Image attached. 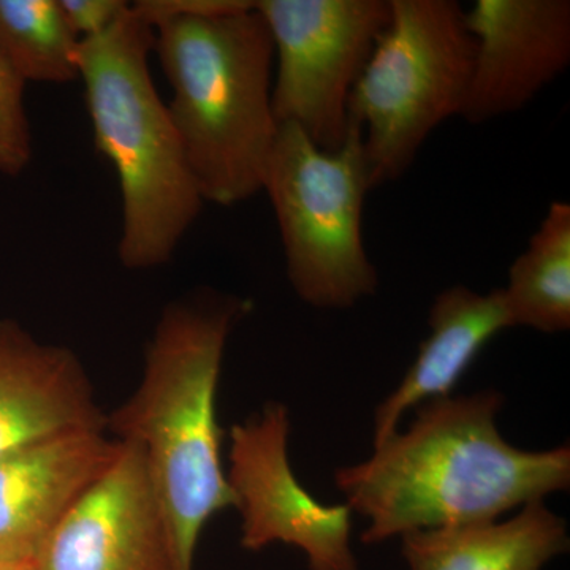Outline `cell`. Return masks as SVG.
Returning a JSON list of instances; mask_svg holds the SVG:
<instances>
[{
	"label": "cell",
	"mask_w": 570,
	"mask_h": 570,
	"mask_svg": "<svg viewBox=\"0 0 570 570\" xmlns=\"http://www.w3.org/2000/svg\"><path fill=\"white\" fill-rule=\"evenodd\" d=\"M502 403L498 390L428 401L370 459L337 469V490L367 520L363 542L498 520L568 490L569 445L513 448L497 426Z\"/></svg>",
	"instance_id": "6da1fadb"
},
{
	"label": "cell",
	"mask_w": 570,
	"mask_h": 570,
	"mask_svg": "<svg viewBox=\"0 0 570 570\" xmlns=\"http://www.w3.org/2000/svg\"><path fill=\"white\" fill-rule=\"evenodd\" d=\"M246 303L223 296L171 303L157 322L137 392L107 417L140 445L163 509L176 570H194L205 524L236 508L220 460L216 395L225 344Z\"/></svg>",
	"instance_id": "7a4b0ae2"
},
{
	"label": "cell",
	"mask_w": 570,
	"mask_h": 570,
	"mask_svg": "<svg viewBox=\"0 0 570 570\" xmlns=\"http://www.w3.org/2000/svg\"><path fill=\"white\" fill-rule=\"evenodd\" d=\"M171 88L167 105L205 204L262 193L279 132L273 111L275 47L255 2L217 14H175L153 26Z\"/></svg>",
	"instance_id": "3957f363"
},
{
	"label": "cell",
	"mask_w": 570,
	"mask_h": 570,
	"mask_svg": "<svg viewBox=\"0 0 570 570\" xmlns=\"http://www.w3.org/2000/svg\"><path fill=\"white\" fill-rule=\"evenodd\" d=\"M153 47L151 26L130 3L108 31L77 48L96 148L115 167L121 189L118 254L129 269L168 264L205 205L154 86Z\"/></svg>",
	"instance_id": "277c9868"
},
{
	"label": "cell",
	"mask_w": 570,
	"mask_h": 570,
	"mask_svg": "<svg viewBox=\"0 0 570 570\" xmlns=\"http://www.w3.org/2000/svg\"><path fill=\"white\" fill-rule=\"evenodd\" d=\"M392 14L348 104L371 186L401 178L434 129L463 112L474 63L455 0H390Z\"/></svg>",
	"instance_id": "5b68a950"
},
{
	"label": "cell",
	"mask_w": 570,
	"mask_h": 570,
	"mask_svg": "<svg viewBox=\"0 0 570 570\" xmlns=\"http://www.w3.org/2000/svg\"><path fill=\"white\" fill-rule=\"evenodd\" d=\"M371 186L362 129L324 151L284 124L266 165L264 187L275 212L292 288L306 305L347 309L376 294L379 276L363 242Z\"/></svg>",
	"instance_id": "8992f818"
},
{
	"label": "cell",
	"mask_w": 570,
	"mask_h": 570,
	"mask_svg": "<svg viewBox=\"0 0 570 570\" xmlns=\"http://www.w3.org/2000/svg\"><path fill=\"white\" fill-rule=\"evenodd\" d=\"M275 47L273 111L324 151L348 135V104L392 14L390 0H258Z\"/></svg>",
	"instance_id": "52a82bcc"
},
{
	"label": "cell",
	"mask_w": 570,
	"mask_h": 570,
	"mask_svg": "<svg viewBox=\"0 0 570 570\" xmlns=\"http://www.w3.org/2000/svg\"><path fill=\"white\" fill-rule=\"evenodd\" d=\"M291 417L281 403L230 431L228 483L242 513V547L285 543L305 553L311 570H360L352 550V509L311 497L288 461Z\"/></svg>",
	"instance_id": "ba28073f"
},
{
	"label": "cell",
	"mask_w": 570,
	"mask_h": 570,
	"mask_svg": "<svg viewBox=\"0 0 570 570\" xmlns=\"http://www.w3.org/2000/svg\"><path fill=\"white\" fill-rule=\"evenodd\" d=\"M119 442L118 456L45 542L36 570H176L145 452Z\"/></svg>",
	"instance_id": "9c48e42d"
},
{
	"label": "cell",
	"mask_w": 570,
	"mask_h": 570,
	"mask_svg": "<svg viewBox=\"0 0 570 570\" xmlns=\"http://www.w3.org/2000/svg\"><path fill=\"white\" fill-rule=\"evenodd\" d=\"M466 24L475 43L461 112L469 124L523 110L569 67V0H478Z\"/></svg>",
	"instance_id": "30bf717a"
},
{
	"label": "cell",
	"mask_w": 570,
	"mask_h": 570,
	"mask_svg": "<svg viewBox=\"0 0 570 570\" xmlns=\"http://www.w3.org/2000/svg\"><path fill=\"white\" fill-rule=\"evenodd\" d=\"M119 449L104 431H75L0 455V561L36 564L59 521Z\"/></svg>",
	"instance_id": "8fae6325"
},
{
	"label": "cell",
	"mask_w": 570,
	"mask_h": 570,
	"mask_svg": "<svg viewBox=\"0 0 570 570\" xmlns=\"http://www.w3.org/2000/svg\"><path fill=\"white\" fill-rule=\"evenodd\" d=\"M91 382L67 347L0 321V455L75 431H105Z\"/></svg>",
	"instance_id": "7c38bea8"
},
{
	"label": "cell",
	"mask_w": 570,
	"mask_h": 570,
	"mask_svg": "<svg viewBox=\"0 0 570 570\" xmlns=\"http://www.w3.org/2000/svg\"><path fill=\"white\" fill-rule=\"evenodd\" d=\"M428 325L430 335L414 363L376 409L374 448L396 433L409 409L450 396L482 348L499 333L512 328L501 288L479 294L466 285H453L436 296Z\"/></svg>",
	"instance_id": "4fadbf2b"
},
{
	"label": "cell",
	"mask_w": 570,
	"mask_h": 570,
	"mask_svg": "<svg viewBox=\"0 0 570 570\" xmlns=\"http://www.w3.org/2000/svg\"><path fill=\"white\" fill-rule=\"evenodd\" d=\"M401 540L409 570H542L569 550L568 523L543 501L508 520L409 532Z\"/></svg>",
	"instance_id": "5bb4252c"
},
{
	"label": "cell",
	"mask_w": 570,
	"mask_h": 570,
	"mask_svg": "<svg viewBox=\"0 0 570 570\" xmlns=\"http://www.w3.org/2000/svg\"><path fill=\"white\" fill-rule=\"evenodd\" d=\"M510 326L562 333L570 328V205L553 202L501 288Z\"/></svg>",
	"instance_id": "9a60e30c"
},
{
	"label": "cell",
	"mask_w": 570,
	"mask_h": 570,
	"mask_svg": "<svg viewBox=\"0 0 570 570\" xmlns=\"http://www.w3.org/2000/svg\"><path fill=\"white\" fill-rule=\"evenodd\" d=\"M78 43L59 0H0V51L26 82L80 80Z\"/></svg>",
	"instance_id": "2e32d148"
},
{
	"label": "cell",
	"mask_w": 570,
	"mask_h": 570,
	"mask_svg": "<svg viewBox=\"0 0 570 570\" xmlns=\"http://www.w3.org/2000/svg\"><path fill=\"white\" fill-rule=\"evenodd\" d=\"M26 85L0 51V174L7 176L24 174L33 156Z\"/></svg>",
	"instance_id": "e0dca14e"
},
{
	"label": "cell",
	"mask_w": 570,
	"mask_h": 570,
	"mask_svg": "<svg viewBox=\"0 0 570 570\" xmlns=\"http://www.w3.org/2000/svg\"><path fill=\"white\" fill-rule=\"evenodd\" d=\"M59 6L70 31L81 41L108 31L130 3L126 0H59Z\"/></svg>",
	"instance_id": "ac0fdd59"
},
{
	"label": "cell",
	"mask_w": 570,
	"mask_h": 570,
	"mask_svg": "<svg viewBox=\"0 0 570 570\" xmlns=\"http://www.w3.org/2000/svg\"><path fill=\"white\" fill-rule=\"evenodd\" d=\"M250 6L253 2L247 0H140L132 3L135 11L151 28L156 22L175 14L230 13Z\"/></svg>",
	"instance_id": "d6986e66"
},
{
	"label": "cell",
	"mask_w": 570,
	"mask_h": 570,
	"mask_svg": "<svg viewBox=\"0 0 570 570\" xmlns=\"http://www.w3.org/2000/svg\"><path fill=\"white\" fill-rule=\"evenodd\" d=\"M0 570H36V564H22V562L0 561Z\"/></svg>",
	"instance_id": "ffe728a7"
}]
</instances>
